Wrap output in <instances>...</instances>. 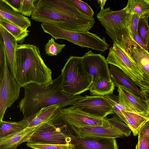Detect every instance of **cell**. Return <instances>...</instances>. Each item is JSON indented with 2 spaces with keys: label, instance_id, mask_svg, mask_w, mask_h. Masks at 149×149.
Returning a JSON list of instances; mask_svg holds the SVG:
<instances>
[{
  "label": "cell",
  "instance_id": "obj_26",
  "mask_svg": "<svg viewBox=\"0 0 149 149\" xmlns=\"http://www.w3.org/2000/svg\"><path fill=\"white\" fill-rule=\"evenodd\" d=\"M126 6L130 14L149 17V0H129Z\"/></svg>",
  "mask_w": 149,
  "mask_h": 149
},
{
  "label": "cell",
  "instance_id": "obj_40",
  "mask_svg": "<svg viewBox=\"0 0 149 149\" xmlns=\"http://www.w3.org/2000/svg\"><path fill=\"white\" fill-rule=\"evenodd\" d=\"M145 102L147 107L148 110L149 111V95H148L147 97L145 99Z\"/></svg>",
  "mask_w": 149,
  "mask_h": 149
},
{
  "label": "cell",
  "instance_id": "obj_13",
  "mask_svg": "<svg viewBox=\"0 0 149 149\" xmlns=\"http://www.w3.org/2000/svg\"><path fill=\"white\" fill-rule=\"evenodd\" d=\"M123 47L134 61L143 74V82L149 95V54L131 38Z\"/></svg>",
  "mask_w": 149,
  "mask_h": 149
},
{
  "label": "cell",
  "instance_id": "obj_25",
  "mask_svg": "<svg viewBox=\"0 0 149 149\" xmlns=\"http://www.w3.org/2000/svg\"><path fill=\"white\" fill-rule=\"evenodd\" d=\"M115 85L111 80L102 79L93 83L89 91L91 95L104 96L113 94Z\"/></svg>",
  "mask_w": 149,
  "mask_h": 149
},
{
  "label": "cell",
  "instance_id": "obj_12",
  "mask_svg": "<svg viewBox=\"0 0 149 149\" xmlns=\"http://www.w3.org/2000/svg\"><path fill=\"white\" fill-rule=\"evenodd\" d=\"M61 116L68 124L76 127L98 126H111L107 120L95 117L72 106L60 109Z\"/></svg>",
  "mask_w": 149,
  "mask_h": 149
},
{
  "label": "cell",
  "instance_id": "obj_39",
  "mask_svg": "<svg viewBox=\"0 0 149 149\" xmlns=\"http://www.w3.org/2000/svg\"><path fill=\"white\" fill-rule=\"evenodd\" d=\"M97 3L99 4L100 7V10H103L104 6L107 1V0H98L97 1Z\"/></svg>",
  "mask_w": 149,
  "mask_h": 149
},
{
  "label": "cell",
  "instance_id": "obj_10",
  "mask_svg": "<svg viewBox=\"0 0 149 149\" xmlns=\"http://www.w3.org/2000/svg\"><path fill=\"white\" fill-rule=\"evenodd\" d=\"M72 106L87 114L102 119L114 113L104 96L86 95L76 101Z\"/></svg>",
  "mask_w": 149,
  "mask_h": 149
},
{
  "label": "cell",
  "instance_id": "obj_19",
  "mask_svg": "<svg viewBox=\"0 0 149 149\" xmlns=\"http://www.w3.org/2000/svg\"><path fill=\"white\" fill-rule=\"evenodd\" d=\"M0 17L23 30L27 29L31 26L28 18L13 10L2 0H0Z\"/></svg>",
  "mask_w": 149,
  "mask_h": 149
},
{
  "label": "cell",
  "instance_id": "obj_33",
  "mask_svg": "<svg viewBox=\"0 0 149 149\" xmlns=\"http://www.w3.org/2000/svg\"><path fill=\"white\" fill-rule=\"evenodd\" d=\"M70 1L79 10L86 15L91 17H93L94 12L87 3L79 0H70Z\"/></svg>",
  "mask_w": 149,
  "mask_h": 149
},
{
  "label": "cell",
  "instance_id": "obj_32",
  "mask_svg": "<svg viewBox=\"0 0 149 149\" xmlns=\"http://www.w3.org/2000/svg\"><path fill=\"white\" fill-rule=\"evenodd\" d=\"M36 1V0H22L20 13L24 16H31L34 10Z\"/></svg>",
  "mask_w": 149,
  "mask_h": 149
},
{
  "label": "cell",
  "instance_id": "obj_4",
  "mask_svg": "<svg viewBox=\"0 0 149 149\" xmlns=\"http://www.w3.org/2000/svg\"><path fill=\"white\" fill-rule=\"evenodd\" d=\"M58 108L52 117L33 134L28 143L64 144L70 143L75 133L71 126L63 119Z\"/></svg>",
  "mask_w": 149,
  "mask_h": 149
},
{
  "label": "cell",
  "instance_id": "obj_43",
  "mask_svg": "<svg viewBox=\"0 0 149 149\" xmlns=\"http://www.w3.org/2000/svg\"><path fill=\"white\" fill-rule=\"evenodd\" d=\"M0 149H17V148H7V149H3V148H0Z\"/></svg>",
  "mask_w": 149,
  "mask_h": 149
},
{
  "label": "cell",
  "instance_id": "obj_28",
  "mask_svg": "<svg viewBox=\"0 0 149 149\" xmlns=\"http://www.w3.org/2000/svg\"><path fill=\"white\" fill-rule=\"evenodd\" d=\"M106 119L112 127L115 128L124 136H130L132 130L119 118L115 116L111 118H106Z\"/></svg>",
  "mask_w": 149,
  "mask_h": 149
},
{
  "label": "cell",
  "instance_id": "obj_22",
  "mask_svg": "<svg viewBox=\"0 0 149 149\" xmlns=\"http://www.w3.org/2000/svg\"><path fill=\"white\" fill-rule=\"evenodd\" d=\"M121 112L125 118V123L130 129L134 136L138 135L140 128L149 117L136 113L123 111Z\"/></svg>",
  "mask_w": 149,
  "mask_h": 149
},
{
  "label": "cell",
  "instance_id": "obj_21",
  "mask_svg": "<svg viewBox=\"0 0 149 149\" xmlns=\"http://www.w3.org/2000/svg\"><path fill=\"white\" fill-rule=\"evenodd\" d=\"M58 108H60L58 106L55 105L42 108L36 114L31 117L25 118L29 122L27 127L37 126L47 122L54 116Z\"/></svg>",
  "mask_w": 149,
  "mask_h": 149
},
{
  "label": "cell",
  "instance_id": "obj_16",
  "mask_svg": "<svg viewBox=\"0 0 149 149\" xmlns=\"http://www.w3.org/2000/svg\"><path fill=\"white\" fill-rule=\"evenodd\" d=\"M77 135L81 137H93L102 138H116L124 136L111 126H98L75 127Z\"/></svg>",
  "mask_w": 149,
  "mask_h": 149
},
{
  "label": "cell",
  "instance_id": "obj_2",
  "mask_svg": "<svg viewBox=\"0 0 149 149\" xmlns=\"http://www.w3.org/2000/svg\"><path fill=\"white\" fill-rule=\"evenodd\" d=\"M61 74L50 83L44 85L32 84L24 87V95L19 104L24 118L36 114L42 108L55 105L62 109L71 105L83 96L67 94L62 90Z\"/></svg>",
  "mask_w": 149,
  "mask_h": 149
},
{
  "label": "cell",
  "instance_id": "obj_18",
  "mask_svg": "<svg viewBox=\"0 0 149 149\" xmlns=\"http://www.w3.org/2000/svg\"><path fill=\"white\" fill-rule=\"evenodd\" d=\"M42 124L33 127H27L19 132L0 138V148L7 149L17 148L22 143L27 142L33 132Z\"/></svg>",
  "mask_w": 149,
  "mask_h": 149
},
{
  "label": "cell",
  "instance_id": "obj_11",
  "mask_svg": "<svg viewBox=\"0 0 149 149\" xmlns=\"http://www.w3.org/2000/svg\"><path fill=\"white\" fill-rule=\"evenodd\" d=\"M82 58L85 69L93 77V83L102 79L111 80L108 63L104 56L90 50L86 53Z\"/></svg>",
  "mask_w": 149,
  "mask_h": 149
},
{
  "label": "cell",
  "instance_id": "obj_20",
  "mask_svg": "<svg viewBox=\"0 0 149 149\" xmlns=\"http://www.w3.org/2000/svg\"><path fill=\"white\" fill-rule=\"evenodd\" d=\"M0 33L3 38L8 64L10 72L15 77V50L17 43L14 37L7 31L0 26Z\"/></svg>",
  "mask_w": 149,
  "mask_h": 149
},
{
  "label": "cell",
  "instance_id": "obj_24",
  "mask_svg": "<svg viewBox=\"0 0 149 149\" xmlns=\"http://www.w3.org/2000/svg\"><path fill=\"white\" fill-rule=\"evenodd\" d=\"M0 26L5 29L14 38L17 43L22 44L29 35V31L23 30L0 17Z\"/></svg>",
  "mask_w": 149,
  "mask_h": 149
},
{
  "label": "cell",
  "instance_id": "obj_41",
  "mask_svg": "<svg viewBox=\"0 0 149 149\" xmlns=\"http://www.w3.org/2000/svg\"><path fill=\"white\" fill-rule=\"evenodd\" d=\"M146 46L147 48V51L149 54V33L147 38Z\"/></svg>",
  "mask_w": 149,
  "mask_h": 149
},
{
  "label": "cell",
  "instance_id": "obj_6",
  "mask_svg": "<svg viewBox=\"0 0 149 149\" xmlns=\"http://www.w3.org/2000/svg\"><path fill=\"white\" fill-rule=\"evenodd\" d=\"M41 26L45 33L55 40H65L82 48L87 47L104 52L110 46L107 42L104 37L101 38L89 31L83 32L70 30L46 23H42Z\"/></svg>",
  "mask_w": 149,
  "mask_h": 149
},
{
  "label": "cell",
  "instance_id": "obj_31",
  "mask_svg": "<svg viewBox=\"0 0 149 149\" xmlns=\"http://www.w3.org/2000/svg\"><path fill=\"white\" fill-rule=\"evenodd\" d=\"M27 147L32 149H72V147L70 143L64 144H56L42 143H27Z\"/></svg>",
  "mask_w": 149,
  "mask_h": 149
},
{
  "label": "cell",
  "instance_id": "obj_17",
  "mask_svg": "<svg viewBox=\"0 0 149 149\" xmlns=\"http://www.w3.org/2000/svg\"><path fill=\"white\" fill-rule=\"evenodd\" d=\"M109 72L111 79L115 86L124 87L138 97L145 99L147 96L141 91L135 83L125 73L117 67L110 64Z\"/></svg>",
  "mask_w": 149,
  "mask_h": 149
},
{
  "label": "cell",
  "instance_id": "obj_15",
  "mask_svg": "<svg viewBox=\"0 0 149 149\" xmlns=\"http://www.w3.org/2000/svg\"><path fill=\"white\" fill-rule=\"evenodd\" d=\"M119 102L125 107L145 116L148 117L149 111L145 100L138 97L126 88L117 87Z\"/></svg>",
  "mask_w": 149,
  "mask_h": 149
},
{
  "label": "cell",
  "instance_id": "obj_14",
  "mask_svg": "<svg viewBox=\"0 0 149 149\" xmlns=\"http://www.w3.org/2000/svg\"><path fill=\"white\" fill-rule=\"evenodd\" d=\"M72 149H118L116 139L77 135L71 138Z\"/></svg>",
  "mask_w": 149,
  "mask_h": 149
},
{
  "label": "cell",
  "instance_id": "obj_5",
  "mask_svg": "<svg viewBox=\"0 0 149 149\" xmlns=\"http://www.w3.org/2000/svg\"><path fill=\"white\" fill-rule=\"evenodd\" d=\"M62 90L65 93L76 95L89 90L93 77L86 70L82 57L70 56L61 70Z\"/></svg>",
  "mask_w": 149,
  "mask_h": 149
},
{
  "label": "cell",
  "instance_id": "obj_7",
  "mask_svg": "<svg viewBox=\"0 0 149 149\" xmlns=\"http://www.w3.org/2000/svg\"><path fill=\"white\" fill-rule=\"evenodd\" d=\"M130 16L126 6L117 11L112 10L110 7L105 8L100 11L96 17L113 43L121 42L124 38L131 37L129 28Z\"/></svg>",
  "mask_w": 149,
  "mask_h": 149
},
{
  "label": "cell",
  "instance_id": "obj_38",
  "mask_svg": "<svg viewBox=\"0 0 149 149\" xmlns=\"http://www.w3.org/2000/svg\"><path fill=\"white\" fill-rule=\"evenodd\" d=\"M130 35L131 39L143 49L147 51L146 46L143 42L141 39L138 35V33L131 34Z\"/></svg>",
  "mask_w": 149,
  "mask_h": 149
},
{
  "label": "cell",
  "instance_id": "obj_9",
  "mask_svg": "<svg viewBox=\"0 0 149 149\" xmlns=\"http://www.w3.org/2000/svg\"><path fill=\"white\" fill-rule=\"evenodd\" d=\"M21 88L9 71L7 59L0 80V121L3 120L7 109L19 98Z\"/></svg>",
  "mask_w": 149,
  "mask_h": 149
},
{
  "label": "cell",
  "instance_id": "obj_30",
  "mask_svg": "<svg viewBox=\"0 0 149 149\" xmlns=\"http://www.w3.org/2000/svg\"><path fill=\"white\" fill-rule=\"evenodd\" d=\"M148 17H140L139 20L138 33L144 43L146 45L149 33Z\"/></svg>",
  "mask_w": 149,
  "mask_h": 149
},
{
  "label": "cell",
  "instance_id": "obj_8",
  "mask_svg": "<svg viewBox=\"0 0 149 149\" xmlns=\"http://www.w3.org/2000/svg\"><path fill=\"white\" fill-rule=\"evenodd\" d=\"M107 61L123 71L140 88L146 96L147 90L143 82V72L125 49L117 42L110 48Z\"/></svg>",
  "mask_w": 149,
  "mask_h": 149
},
{
  "label": "cell",
  "instance_id": "obj_27",
  "mask_svg": "<svg viewBox=\"0 0 149 149\" xmlns=\"http://www.w3.org/2000/svg\"><path fill=\"white\" fill-rule=\"evenodd\" d=\"M104 97L112 106L114 113L124 123L125 119L121 112V111H123L139 113L121 104L119 102L118 96L112 94L106 95Z\"/></svg>",
  "mask_w": 149,
  "mask_h": 149
},
{
  "label": "cell",
  "instance_id": "obj_29",
  "mask_svg": "<svg viewBox=\"0 0 149 149\" xmlns=\"http://www.w3.org/2000/svg\"><path fill=\"white\" fill-rule=\"evenodd\" d=\"M65 46V44H59L56 42L54 38L52 37L48 40L45 45L46 54L50 56H56L62 51Z\"/></svg>",
  "mask_w": 149,
  "mask_h": 149
},
{
  "label": "cell",
  "instance_id": "obj_35",
  "mask_svg": "<svg viewBox=\"0 0 149 149\" xmlns=\"http://www.w3.org/2000/svg\"><path fill=\"white\" fill-rule=\"evenodd\" d=\"M2 0L13 10L20 13V9L22 0Z\"/></svg>",
  "mask_w": 149,
  "mask_h": 149
},
{
  "label": "cell",
  "instance_id": "obj_34",
  "mask_svg": "<svg viewBox=\"0 0 149 149\" xmlns=\"http://www.w3.org/2000/svg\"><path fill=\"white\" fill-rule=\"evenodd\" d=\"M140 16L136 14H131L129 28L130 33H138V28Z\"/></svg>",
  "mask_w": 149,
  "mask_h": 149
},
{
  "label": "cell",
  "instance_id": "obj_37",
  "mask_svg": "<svg viewBox=\"0 0 149 149\" xmlns=\"http://www.w3.org/2000/svg\"><path fill=\"white\" fill-rule=\"evenodd\" d=\"M138 136L149 137V118L140 128Z\"/></svg>",
  "mask_w": 149,
  "mask_h": 149
},
{
  "label": "cell",
  "instance_id": "obj_3",
  "mask_svg": "<svg viewBox=\"0 0 149 149\" xmlns=\"http://www.w3.org/2000/svg\"><path fill=\"white\" fill-rule=\"evenodd\" d=\"M14 78L21 87L52 82V72L43 60L39 48L30 44L17 43L15 50Z\"/></svg>",
  "mask_w": 149,
  "mask_h": 149
},
{
  "label": "cell",
  "instance_id": "obj_23",
  "mask_svg": "<svg viewBox=\"0 0 149 149\" xmlns=\"http://www.w3.org/2000/svg\"><path fill=\"white\" fill-rule=\"evenodd\" d=\"M28 120L23 118L18 122L0 121V138L3 137L19 132L27 127Z\"/></svg>",
  "mask_w": 149,
  "mask_h": 149
},
{
  "label": "cell",
  "instance_id": "obj_42",
  "mask_svg": "<svg viewBox=\"0 0 149 149\" xmlns=\"http://www.w3.org/2000/svg\"><path fill=\"white\" fill-rule=\"evenodd\" d=\"M135 149H139L138 143L136 145Z\"/></svg>",
  "mask_w": 149,
  "mask_h": 149
},
{
  "label": "cell",
  "instance_id": "obj_1",
  "mask_svg": "<svg viewBox=\"0 0 149 149\" xmlns=\"http://www.w3.org/2000/svg\"><path fill=\"white\" fill-rule=\"evenodd\" d=\"M31 19L42 23L83 32L89 31L95 22L93 17L82 12L70 0H37Z\"/></svg>",
  "mask_w": 149,
  "mask_h": 149
},
{
  "label": "cell",
  "instance_id": "obj_36",
  "mask_svg": "<svg viewBox=\"0 0 149 149\" xmlns=\"http://www.w3.org/2000/svg\"><path fill=\"white\" fill-rule=\"evenodd\" d=\"M138 139L139 149H149V137L138 136Z\"/></svg>",
  "mask_w": 149,
  "mask_h": 149
}]
</instances>
